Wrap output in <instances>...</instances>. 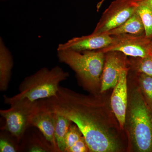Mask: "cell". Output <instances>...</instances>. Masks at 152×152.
Returning <instances> with one entry per match:
<instances>
[{"label": "cell", "mask_w": 152, "mask_h": 152, "mask_svg": "<svg viewBox=\"0 0 152 152\" xmlns=\"http://www.w3.org/2000/svg\"><path fill=\"white\" fill-rule=\"evenodd\" d=\"M16 148L12 142L4 138L1 137L0 140V152H15Z\"/></svg>", "instance_id": "19"}, {"label": "cell", "mask_w": 152, "mask_h": 152, "mask_svg": "<svg viewBox=\"0 0 152 152\" xmlns=\"http://www.w3.org/2000/svg\"><path fill=\"white\" fill-rule=\"evenodd\" d=\"M83 137L79 128L75 124H71L66 136L65 152H69L71 148Z\"/></svg>", "instance_id": "18"}, {"label": "cell", "mask_w": 152, "mask_h": 152, "mask_svg": "<svg viewBox=\"0 0 152 152\" xmlns=\"http://www.w3.org/2000/svg\"><path fill=\"white\" fill-rule=\"evenodd\" d=\"M138 1V0H137ZM136 12L140 17L147 38L152 40V9L145 3L139 1Z\"/></svg>", "instance_id": "16"}, {"label": "cell", "mask_w": 152, "mask_h": 152, "mask_svg": "<svg viewBox=\"0 0 152 152\" xmlns=\"http://www.w3.org/2000/svg\"><path fill=\"white\" fill-rule=\"evenodd\" d=\"M127 59V56L121 52L110 51L105 53L100 93L103 94L115 86L122 71L128 67Z\"/></svg>", "instance_id": "8"}, {"label": "cell", "mask_w": 152, "mask_h": 152, "mask_svg": "<svg viewBox=\"0 0 152 152\" xmlns=\"http://www.w3.org/2000/svg\"><path fill=\"white\" fill-rule=\"evenodd\" d=\"M55 124L56 114L41 100L37 101L30 118V126L37 128L53 148L58 151L54 136Z\"/></svg>", "instance_id": "9"}, {"label": "cell", "mask_w": 152, "mask_h": 152, "mask_svg": "<svg viewBox=\"0 0 152 152\" xmlns=\"http://www.w3.org/2000/svg\"><path fill=\"white\" fill-rule=\"evenodd\" d=\"M104 34L110 36L121 34L145 35L142 22L136 11L134 13L122 24Z\"/></svg>", "instance_id": "13"}, {"label": "cell", "mask_w": 152, "mask_h": 152, "mask_svg": "<svg viewBox=\"0 0 152 152\" xmlns=\"http://www.w3.org/2000/svg\"><path fill=\"white\" fill-rule=\"evenodd\" d=\"M51 110L64 116L79 128L89 152L123 150L119 123L110 103L98 95H86L61 86L55 96L41 99Z\"/></svg>", "instance_id": "1"}, {"label": "cell", "mask_w": 152, "mask_h": 152, "mask_svg": "<svg viewBox=\"0 0 152 152\" xmlns=\"http://www.w3.org/2000/svg\"><path fill=\"white\" fill-rule=\"evenodd\" d=\"M138 1L146 4L152 9V0H138Z\"/></svg>", "instance_id": "21"}, {"label": "cell", "mask_w": 152, "mask_h": 152, "mask_svg": "<svg viewBox=\"0 0 152 152\" xmlns=\"http://www.w3.org/2000/svg\"><path fill=\"white\" fill-rule=\"evenodd\" d=\"M105 0H101V1L99 2V3H98L97 5L98 7H100L101 6H102V4L103 3H104V1Z\"/></svg>", "instance_id": "22"}, {"label": "cell", "mask_w": 152, "mask_h": 152, "mask_svg": "<svg viewBox=\"0 0 152 152\" xmlns=\"http://www.w3.org/2000/svg\"><path fill=\"white\" fill-rule=\"evenodd\" d=\"M57 57L60 62L75 72L79 83L85 89L92 94H99L105 53L100 50L80 52L65 49L57 50Z\"/></svg>", "instance_id": "3"}, {"label": "cell", "mask_w": 152, "mask_h": 152, "mask_svg": "<svg viewBox=\"0 0 152 152\" xmlns=\"http://www.w3.org/2000/svg\"><path fill=\"white\" fill-rule=\"evenodd\" d=\"M113 40L109 46L101 50L104 53L121 52L130 57H144L151 54L152 39L145 35L121 34L113 36Z\"/></svg>", "instance_id": "7"}, {"label": "cell", "mask_w": 152, "mask_h": 152, "mask_svg": "<svg viewBox=\"0 0 152 152\" xmlns=\"http://www.w3.org/2000/svg\"><path fill=\"white\" fill-rule=\"evenodd\" d=\"M137 0H115L104 12L93 33L104 34L119 26L134 13Z\"/></svg>", "instance_id": "6"}, {"label": "cell", "mask_w": 152, "mask_h": 152, "mask_svg": "<svg viewBox=\"0 0 152 152\" xmlns=\"http://www.w3.org/2000/svg\"><path fill=\"white\" fill-rule=\"evenodd\" d=\"M113 40V36L92 33L88 35L72 38L66 42L60 44L57 50L69 49L80 52L96 50L109 46Z\"/></svg>", "instance_id": "11"}, {"label": "cell", "mask_w": 152, "mask_h": 152, "mask_svg": "<svg viewBox=\"0 0 152 152\" xmlns=\"http://www.w3.org/2000/svg\"><path fill=\"white\" fill-rule=\"evenodd\" d=\"M37 102L20 100L9 104V109L0 110L6 121L5 128L12 136L20 139L30 126V118Z\"/></svg>", "instance_id": "5"}, {"label": "cell", "mask_w": 152, "mask_h": 152, "mask_svg": "<svg viewBox=\"0 0 152 152\" xmlns=\"http://www.w3.org/2000/svg\"><path fill=\"white\" fill-rule=\"evenodd\" d=\"M55 113L56 124L54 136L56 143L58 151L65 152L66 136L72 122L64 116L58 113Z\"/></svg>", "instance_id": "14"}, {"label": "cell", "mask_w": 152, "mask_h": 152, "mask_svg": "<svg viewBox=\"0 0 152 152\" xmlns=\"http://www.w3.org/2000/svg\"><path fill=\"white\" fill-rule=\"evenodd\" d=\"M137 85L128 93L125 127L134 151L152 152V109Z\"/></svg>", "instance_id": "2"}, {"label": "cell", "mask_w": 152, "mask_h": 152, "mask_svg": "<svg viewBox=\"0 0 152 152\" xmlns=\"http://www.w3.org/2000/svg\"><path fill=\"white\" fill-rule=\"evenodd\" d=\"M151 53L152 54V41L151 42Z\"/></svg>", "instance_id": "23"}, {"label": "cell", "mask_w": 152, "mask_h": 152, "mask_svg": "<svg viewBox=\"0 0 152 152\" xmlns=\"http://www.w3.org/2000/svg\"><path fill=\"white\" fill-rule=\"evenodd\" d=\"M12 56L10 50L0 39V91H5L8 88L13 66Z\"/></svg>", "instance_id": "12"}, {"label": "cell", "mask_w": 152, "mask_h": 152, "mask_svg": "<svg viewBox=\"0 0 152 152\" xmlns=\"http://www.w3.org/2000/svg\"><path fill=\"white\" fill-rule=\"evenodd\" d=\"M30 152H47V150L44 147H41L39 145H34L30 148L29 149Z\"/></svg>", "instance_id": "20"}, {"label": "cell", "mask_w": 152, "mask_h": 152, "mask_svg": "<svg viewBox=\"0 0 152 152\" xmlns=\"http://www.w3.org/2000/svg\"><path fill=\"white\" fill-rule=\"evenodd\" d=\"M129 70V68L128 66L122 71L118 83L113 88L110 100L112 110L122 130L125 129L127 110V76Z\"/></svg>", "instance_id": "10"}, {"label": "cell", "mask_w": 152, "mask_h": 152, "mask_svg": "<svg viewBox=\"0 0 152 152\" xmlns=\"http://www.w3.org/2000/svg\"><path fill=\"white\" fill-rule=\"evenodd\" d=\"M129 69L152 77V54L144 57H130L127 59Z\"/></svg>", "instance_id": "15"}, {"label": "cell", "mask_w": 152, "mask_h": 152, "mask_svg": "<svg viewBox=\"0 0 152 152\" xmlns=\"http://www.w3.org/2000/svg\"><path fill=\"white\" fill-rule=\"evenodd\" d=\"M135 73L141 91L147 104L152 109V77L143 73Z\"/></svg>", "instance_id": "17"}, {"label": "cell", "mask_w": 152, "mask_h": 152, "mask_svg": "<svg viewBox=\"0 0 152 152\" xmlns=\"http://www.w3.org/2000/svg\"><path fill=\"white\" fill-rule=\"evenodd\" d=\"M69 77L58 66L52 69L44 67L24 79L19 87V94L11 97L4 96L5 103L26 99L31 102L55 96L59 90L60 83Z\"/></svg>", "instance_id": "4"}]
</instances>
